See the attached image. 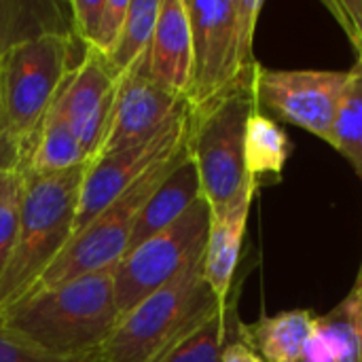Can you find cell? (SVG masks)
<instances>
[{"label": "cell", "mask_w": 362, "mask_h": 362, "mask_svg": "<svg viewBox=\"0 0 362 362\" xmlns=\"http://www.w3.org/2000/svg\"><path fill=\"white\" fill-rule=\"evenodd\" d=\"M210 218V206L199 197L176 223L127 252L112 267L119 318L172 282L199 252H204Z\"/></svg>", "instance_id": "obj_8"}, {"label": "cell", "mask_w": 362, "mask_h": 362, "mask_svg": "<svg viewBox=\"0 0 362 362\" xmlns=\"http://www.w3.org/2000/svg\"><path fill=\"white\" fill-rule=\"evenodd\" d=\"M119 322L112 269L32 291L0 312V329L53 356L100 352Z\"/></svg>", "instance_id": "obj_1"}, {"label": "cell", "mask_w": 362, "mask_h": 362, "mask_svg": "<svg viewBox=\"0 0 362 362\" xmlns=\"http://www.w3.org/2000/svg\"><path fill=\"white\" fill-rule=\"evenodd\" d=\"M119 78L108 59L85 49L83 59L70 70L64 83V106L85 157H98L108 134Z\"/></svg>", "instance_id": "obj_12"}, {"label": "cell", "mask_w": 362, "mask_h": 362, "mask_svg": "<svg viewBox=\"0 0 362 362\" xmlns=\"http://www.w3.org/2000/svg\"><path fill=\"white\" fill-rule=\"evenodd\" d=\"M259 187L261 185L257 180H248L240 195L223 210L212 212L210 218V229L204 246V278L221 303L229 301L233 288L248 214Z\"/></svg>", "instance_id": "obj_13"}, {"label": "cell", "mask_w": 362, "mask_h": 362, "mask_svg": "<svg viewBox=\"0 0 362 362\" xmlns=\"http://www.w3.org/2000/svg\"><path fill=\"white\" fill-rule=\"evenodd\" d=\"M23 170L0 172V278L11 259L23 195Z\"/></svg>", "instance_id": "obj_24"}, {"label": "cell", "mask_w": 362, "mask_h": 362, "mask_svg": "<svg viewBox=\"0 0 362 362\" xmlns=\"http://www.w3.org/2000/svg\"><path fill=\"white\" fill-rule=\"evenodd\" d=\"M187 151L189 144L176 155L153 165L138 182H134L125 193H121L110 206H106L87 227H83L68 242L64 252L55 259V263L47 269V274L32 291L49 288L81 278L85 274L112 269L127 252L140 210L157 191V187L165 180V176L187 155Z\"/></svg>", "instance_id": "obj_7"}, {"label": "cell", "mask_w": 362, "mask_h": 362, "mask_svg": "<svg viewBox=\"0 0 362 362\" xmlns=\"http://www.w3.org/2000/svg\"><path fill=\"white\" fill-rule=\"evenodd\" d=\"M301 362H335V354H333V348L327 339V335L316 327L312 337L308 339L305 344V350H303V358Z\"/></svg>", "instance_id": "obj_30"}, {"label": "cell", "mask_w": 362, "mask_h": 362, "mask_svg": "<svg viewBox=\"0 0 362 362\" xmlns=\"http://www.w3.org/2000/svg\"><path fill=\"white\" fill-rule=\"evenodd\" d=\"M72 34H47L11 49L0 59V119L32 155L42 119L70 66Z\"/></svg>", "instance_id": "obj_6"}, {"label": "cell", "mask_w": 362, "mask_h": 362, "mask_svg": "<svg viewBox=\"0 0 362 362\" xmlns=\"http://www.w3.org/2000/svg\"><path fill=\"white\" fill-rule=\"evenodd\" d=\"M316 327L327 335L335 362H362V301L356 286L329 314L316 316Z\"/></svg>", "instance_id": "obj_22"}, {"label": "cell", "mask_w": 362, "mask_h": 362, "mask_svg": "<svg viewBox=\"0 0 362 362\" xmlns=\"http://www.w3.org/2000/svg\"><path fill=\"white\" fill-rule=\"evenodd\" d=\"M144 66L155 83L187 100L193 68V40L187 0H161L159 19Z\"/></svg>", "instance_id": "obj_14"}, {"label": "cell", "mask_w": 362, "mask_h": 362, "mask_svg": "<svg viewBox=\"0 0 362 362\" xmlns=\"http://www.w3.org/2000/svg\"><path fill=\"white\" fill-rule=\"evenodd\" d=\"M199 197H202L199 174L191 153L187 151V155L165 176V180L157 187V191L148 197V202L140 210L127 252H132L153 235L161 233L172 223H176Z\"/></svg>", "instance_id": "obj_15"}, {"label": "cell", "mask_w": 362, "mask_h": 362, "mask_svg": "<svg viewBox=\"0 0 362 362\" xmlns=\"http://www.w3.org/2000/svg\"><path fill=\"white\" fill-rule=\"evenodd\" d=\"M193 68L187 102L199 108L255 72V32L261 0H187Z\"/></svg>", "instance_id": "obj_5"}, {"label": "cell", "mask_w": 362, "mask_h": 362, "mask_svg": "<svg viewBox=\"0 0 362 362\" xmlns=\"http://www.w3.org/2000/svg\"><path fill=\"white\" fill-rule=\"evenodd\" d=\"M85 163H89V159L85 157L78 144V138L70 125V119L66 115L64 85H62L42 119V125L38 129V136H36V142H34V148H32V155L28 159L23 174H30V176L57 174V172H66Z\"/></svg>", "instance_id": "obj_17"}, {"label": "cell", "mask_w": 362, "mask_h": 362, "mask_svg": "<svg viewBox=\"0 0 362 362\" xmlns=\"http://www.w3.org/2000/svg\"><path fill=\"white\" fill-rule=\"evenodd\" d=\"M233 305L227 303L214 316H210L195 333L180 341L163 362H221V354L227 346L231 327H235Z\"/></svg>", "instance_id": "obj_23"}, {"label": "cell", "mask_w": 362, "mask_h": 362, "mask_svg": "<svg viewBox=\"0 0 362 362\" xmlns=\"http://www.w3.org/2000/svg\"><path fill=\"white\" fill-rule=\"evenodd\" d=\"M28 165V155L17 138L8 132L4 121L0 119V172L8 170H23Z\"/></svg>", "instance_id": "obj_29"}, {"label": "cell", "mask_w": 362, "mask_h": 362, "mask_svg": "<svg viewBox=\"0 0 362 362\" xmlns=\"http://www.w3.org/2000/svg\"><path fill=\"white\" fill-rule=\"evenodd\" d=\"M68 2L0 0V59L15 47L47 34H72Z\"/></svg>", "instance_id": "obj_18"}, {"label": "cell", "mask_w": 362, "mask_h": 362, "mask_svg": "<svg viewBox=\"0 0 362 362\" xmlns=\"http://www.w3.org/2000/svg\"><path fill=\"white\" fill-rule=\"evenodd\" d=\"M356 51H358V62L362 64V38H361V42H358V47H356Z\"/></svg>", "instance_id": "obj_33"}, {"label": "cell", "mask_w": 362, "mask_h": 362, "mask_svg": "<svg viewBox=\"0 0 362 362\" xmlns=\"http://www.w3.org/2000/svg\"><path fill=\"white\" fill-rule=\"evenodd\" d=\"M127 8H129V0H104V11L100 17V25L93 38V45L89 47L91 51L102 53L106 59L110 57V53L115 51L125 17H127Z\"/></svg>", "instance_id": "obj_26"}, {"label": "cell", "mask_w": 362, "mask_h": 362, "mask_svg": "<svg viewBox=\"0 0 362 362\" xmlns=\"http://www.w3.org/2000/svg\"><path fill=\"white\" fill-rule=\"evenodd\" d=\"M259 68L208 104L191 108L189 153L210 212L231 204L250 180L246 176L244 142L250 117L261 110L257 98Z\"/></svg>", "instance_id": "obj_4"}, {"label": "cell", "mask_w": 362, "mask_h": 362, "mask_svg": "<svg viewBox=\"0 0 362 362\" xmlns=\"http://www.w3.org/2000/svg\"><path fill=\"white\" fill-rule=\"evenodd\" d=\"M159 8L161 0H129L119 42L108 57V64L117 78L146 57L159 19Z\"/></svg>", "instance_id": "obj_20"}, {"label": "cell", "mask_w": 362, "mask_h": 362, "mask_svg": "<svg viewBox=\"0 0 362 362\" xmlns=\"http://www.w3.org/2000/svg\"><path fill=\"white\" fill-rule=\"evenodd\" d=\"M0 362H104L102 350L83 356H53L0 329Z\"/></svg>", "instance_id": "obj_25"}, {"label": "cell", "mask_w": 362, "mask_h": 362, "mask_svg": "<svg viewBox=\"0 0 362 362\" xmlns=\"http://www.w3.org/2000/svg\"><path fill=\"white\" fill-rule=\"evenodd\" d=\"M325 4L341 23L352 45L358 47L362 38V0H331Z\"/></svg>", "instance_id": "obj_28"}, {"label": "cell", "mask_w": 362, "mask_h": 362, "mask_svg": "<svg viewBox=\"0 0 362 362\" xmlns=\"http://www.w3.org/2000/svg\"><path fill=\"white\" fill-rule=\"evenodd\" d=\"M356 291H358V295H361V301H362V265H361V272H358V278H356Z\"/></svg>", "instance_id": "obj_32"}, {"label": "cell", "mask_w": 362, "mask_h": 362, "mask_svg": "<svg viewBox=\"0 0 362 362\" xmlns=\"http://www.w3.org/2000/svg\"><path fill=\"white\" fill-rule=\"evenodd\" d=\"M221 362H263V358L257 352H252L246 344L235 339L225 346V350L221 354Z\"/></svg>", "instance_id": "obj_31"}, {"label": "cell", "mask_w": 362, "mask_h": 362, "mask_svg": "<svg viewBox=\"0 0 362 362\" xmlns=\"http://www.w3.org/2000/svg\"><path fill=\"white\" fill-rule=\"evenodd\" d=\"M70 11V25H72V36H76L85 49L93 45L100 17L104 11V0H70L68 2Z\"/></svg>", "instance_id": "obj_27"}, {"label": "cell", "mask_w": 362, "mask_h": 362, "mask_svg": "<svg viewBox=\"0 0 362 362\" xmlns=\"http://www.w3.org/2000/svg\"><path fill=\"white\" fill-rule=\"evenodd\" d=\"M329 144L350 161L362 180V64L350 68V78L333 123Z\"/></svg>", "instance_id": "obj_21"}, {"label": "cell", "mask_w": 362, "mask_h": 362, "mask_svg": "<svg viewBox=\"0 0 362 362\" xmlns=\"http://www.w3.org/2000/svg\"><path fill=\"white\" fill-rule=\"evenodd\" d=\"M348 78L350 70H269L261 66L259 106L329 142Z\"/></svg>", "instance_id": "obj_10"}, {"label": "cell", "mask_w": 362, "mask_h": 362, "mask_svg": "<svg viewBox=\"0 0 362 362\" xmlns=\"http://www.w3.org/2000/svg\"><path fill=\"white\" fill-rule=\"evenodd\" d=\"M85 170L87 163L45 176L23 174L15 246L0 278V312L25 297L72 240Z\"/></svg>", "instance_id": "obj_2"}, {"label": "cell", "mask_w": 362, "mask_h": 362, "mask_svg": "<svg viewBox=\"0 0 362 362\" xmlns=\"http://www.w3.org/2000/svg\"><path fill=\"white\" fill-rule=\"evenodd\" d=\"M291 157V140L286 132L267 115L257 110L246 127L244 163L250 180L263 182L265 176L280 178Z\"/></svg>", "instance_id": "obj_19"}, {"label": "cell", "mask_w": 362, "mask_h": 362, "mask_svg": "<svg viewBox=\"0 0 362 362\" xmlns=\"http://www.w3.org/2000/svg\"><path fill=\"white\" fill-rule=\"evenodd\" d=\"M227 303H221L208 286L204 252H199L172 282L119 318L102 346V358L104 362H163L180 341Z\"/></svg>", "instance_id": "obj_3"}, {"label": "cell", "mask_w": 362, "mask_h": 362, "mask_svg": "<svg viewBox=\"0 0 362 362\" xmlns=\"http://www.w3.org/2000/svg\"><path fill=\"white\" fill-rule=\"evenodd\" d=\"M189 129H191V106H187L157 134L136 144H129L117 153L91 159L87 163L81 185L78 208L74 218V235L83 227H87L121 193H125L134 182H138L153 165L182 151L189 144Z\"/></svg>", "instance_id": "obj_9"}, {"label": "cell", "mask_w": 362, "mask_h": 362, "mask_svg": "<svg viewBox=\"0 0 362 362\" xmlns=\"http://www.w3.org/2000/svg\"><path fill=\"white\" fill-rule=\"evenodd\" d=\"M144 59L119 76L112 121L98 157L157 134L189 106L185 98L174 95L148 76Z\"/></svg>", "instance_id": "obj_11"}, {"label": "cell", "mask_w": 362, "mask_h": 362, "mask_svg": "<svg viewBox=\"0 0 362 362\" xmlns=\"http://www.w3.org/2000/svg\"><path fill=\"white\" fill-rule=\"evenodd\" d=\"M316 329L310 310H291L261 316L257 322L238 325V339L257 352L263 362H301L308 339Z\"/></svg>", "instance_id": "obj_16"}]
</instances>
